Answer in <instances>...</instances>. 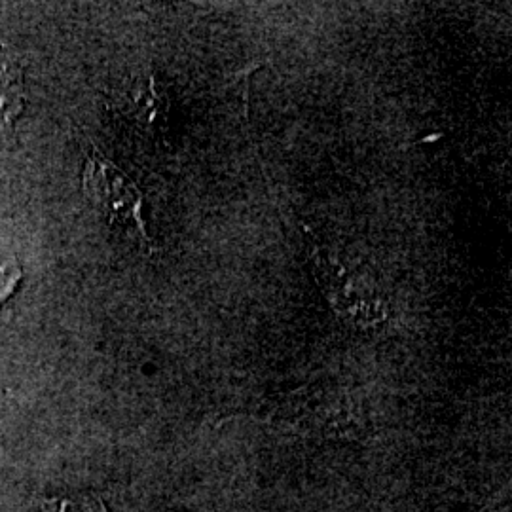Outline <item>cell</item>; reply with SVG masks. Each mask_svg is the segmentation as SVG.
<instances>
[{"label": "cell", "mask_w": 512, "mask_h": 512, "mask_svg": "<svg viewBox=\"0 0 512 512\" xmlns=\"http://www.w3.org/2000/svg\"><path fill=\"white\" fill-rule=\"evenodd\" d=\"M315 277L327 294L336 315L353 329L368 330L382 325L387 319L384 298L365 275L346 268L340 260L313 249Z\"/></svg>", "instance_id": "6da1fadb"}, {"label": "cell", "mask_w": 512, "mask_h": 512, "mask_svg": "<svg viewBox=\"0 0 512 512\" xmlns=\"http://www.w3.org/2000/svg\"><path fill=\"white\" fill-rule=\"evenodd\" d=\"M21 270L12 260H0V302L10 298L18 289Z\"/></svg>", "instance_id": "5b68a950"}, {"label": "cell", "mask_w": 512, "mask_h": 512, "mask_svg": "<svg viewBox=\"0 0 512 512\" xmlns=\"http://www.w3.org/2000/svg\"><path fill=\"white\" fill-rule=\"evenodd\" d=\"M42 512H110L103 497L95 492L50 497L40 503Z\"/></svg>", "instance_id": "277c9868"}, {"label": "cell", "mask_w": 512, "mask_h": 512, "mask_svg": "<svg viewBox=\"0 0 512 512\" xmlns=\"http://www.w3.org/2000/svg\"><path fill=\"white\" fill-rule=\"evenodd\" d=\"M82 186L86 198L107 217L110 224L124 228L137 238L147 239L141 217L143 198L139 188L99 152H92L88 156Z\"/></svg>", "instance_id": "7a4b0ae2"}, {"label": "cell", "mask_w": 512, "mask_h": 512, "mask_svg": "<svg viewBox=\"0 0 512 512\" xmlns=\"http://www.w3.org/2000/svg\"><path fill=\"white\" fill-rule=\"evenodd\" d=\"M25 109V82L18 59L0 46V126H10Z\"/></svg>", "instance_id": "3957f363"}]
</instances>
